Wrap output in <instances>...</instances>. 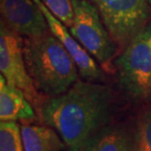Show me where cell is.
Listing matches in <instances>:
<instances>
[{"label": "cell", "mask_w": 151, "mask_h": 151, "mask_svg": "<svg viewBox=\"0 0 151 151\" xmlns=\"http://www.w3.org/2000/svg\"><path fill=\"white\" fill-rule=\"evenodd\" d=\"M34 1L39 6L46 18L50 32L61 41V43L64 45L69 54L74 59L81 77L87 81L102 83L104 81V75L100 68L95 63L94 59L90 56V54L71 34L70 29H68L61 21H59L51 14L46 6L41 2V0H34Z\"/></svg>", "instance_id": "cell-8"}, {"label": "cell", "mask_w": 151, "mask_h": 151, "mask_svg": "<svg viewBox=\"0 0 151 151\" xmlns=\"http://www.w3.org/2000/svg\"><path fill=\"white\" fill-rule=\"evenodd\" d=\"M106 28L119 45H127L149 18V0H91Z\"/></svg>", "instance_id": "cell-5"}, {"label": "cell", "mask_w": 151, "mask_h": 151, "mask_svg": "<svg viewBox=\"0 0 151 151\" xmlns=\"http://www.w3.org/2000/svg\"><path fill=\"white\" fill-rule=\"evenodd\" d=\"M0 151H25L20 125L14 121L0 123Z\"/></svg>", "instance_id": "cell-13"}, {"label": "cell", "mask_w": 151, "mask_h": 151, "mask_svg": "<svg viewBox=\"0 0 151 151\" xmlns=\"http://www.w3.org/2000/svg\"><path fill=\"white\" fill-rule=\"evenodd\" d=\"M24 55L35 86L48 97L66 92L78 81L80 73L74 59L52 34L26 38Z\"/></svg>", "instance_id": "cell-2"}, {"label": "cell", "mask_w": 151, "mask_h": 151, "mask_svg": "<svg viewBox=\"0 0 151 151\" xmlns=\"http://www.w3.org/2000/svg\"><path fill=\"white\" fill-rule=\"evenodd\" d=\"M35 119L32 103L20 89L6 83L4 77H0V120L22 121L29 123Z\"/></svg>", "instance_id": "cell-9"}, {"label": "cell", "mask_w": 151, "mask_h": 151, "mask_svg": "<svg viewBox=\"0 0 151 151\" xmlns=\"http://www.w3.org/2000/svg\"><path fill=\"white\" fill-rule=\"evenodd\" d=\"M0 72L9 86L23 91L29 101L38 108L39 95L27 69L24 40L3 22L0 25Z\"/></svg>", "instance_id": "cell-6"}, {"label": "cell", "mask_w": 151, "mask_h": 151, "mask_svg": "<svg viewBox=\"0 0 151 151\" xmlns=\"http://www.w3.org/2000/svg\"><path fill=\"white\" fill-rule=\"evenodd\" d=\"M81 151H134V134L125 127L109 124L93 135Z\"/></svg>", "instance_id": "cell-10"}, {"label": "cell", "mask_w": 151, "mask_h": 151, "mask_svg": "<svg viewBox=\"0 0 151 151\" xmlns=\"http://www.w3.org/2000/svg\"><path fill=\"white\" fill-rule=\"evenodd\" d=\"M21 135L25 151H62L66 144L51 127L22 125Z\"/></svg>", "instance_id": "cell-11"}, {"label": "cell", "mask_w": 151, "mask_h": 151, "mask_svg": "<svg viewBox=\"0 0 151 151\" xmlns=\"http://www.w3.org/2000/svg\"><path fill=\"white\" fill-rule=\"evenodd\" d=\"M54 17L69 29L73 26L74 7L72 0H41Z\"/></svg>", "instance_id": "cell-14"}, {"label": "cell", "mask_w": 151, "mask_h": 151, "mask_svg": "<svg viewBox=\"0 0 151 151\" xmlns=\"http://www.w3.org/2000/svg\"><path fill=\"white\" fill-rule=\"evenodd\" d=\"M116 67L119 86L129 100L151 98V21L126 45Z\"/></svg>", "instance_id": "cell-3"}, {"label": "cell", "mask_w": 151, "mask_h": 151, "mask_svg": "<svg viewBox=\"0 0 151 151\" xmlns=\"http://www.w3.org/2000/svg\"><path fill=\"white\" fill-rule=\"evenodd\" d=\"M149 5H150V8H151V0H149Z\"/></svg>", "instance_id": "cell-15"}, {"label": "cell", "mask_w": 151, "mask_h": 151, "mask_svg": "<svg viewBox=\"0 0 151 151\" xmlns=\"http://www.w3.org/2000/svg\"><path fill=\"white\" fill-rule=\"evenodd\" d=\"M1 22L26 38L48 34L47 20L34 0H0Z\"/></svg>", "instance_id": "cell-7"}, {"label": "cell", "mask_w": 151, "mask_h": 151, "mask_svg": "<svg viewBox=\"0 0 151 151\" xmlns=\"http://www.w3.org/2000/svg\"><path fill=\"white\" fill-rule=\"evenodd\" d=\"M37 110L42 122L58 132L70 151H81L110 124L114 95L104 83L78 81L66 92L43 100Z\"/></svg>", "instance_id": "cell-1"}, {"label": "cell", "mask_w": 151, "mask_h": 151, "mask_svg": "<svg viewBox=\"0 0 151 151\" xmlns=\"http://www.w3.org/2000/svg\"><path fill=\"white\" fill-rule=\"evenodd\" d=\"M74 22L71 34L99 64L107 66L116 54L115 40L97 7L87 0H72Z\"/></svg>", "instance_id": "cell-4"}, {"label": "cell", "mask_w": 151, "mask_h": 151, "mask_svg": "<svg viewBox=\"0 0 151 151\" xmlns=\"http://www.w3.org/2000/svg\"><path fill=\"white\" fill-rule=\"evenodd\" d=\"M132 134L134 151H151V106L139 115Z\"/></svg>", "instance_id": "cell-12"}]
</instances>
